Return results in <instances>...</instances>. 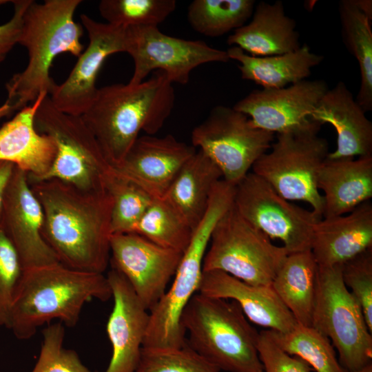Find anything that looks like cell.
I'll use <instances>...</instances> for the list:
<instances>
[{
  "instance_id": "cell-25",
  "label": "cell",
  "mask_w": 372,
  "mask_h": 372,
  "mask_svg": "<svg viewBox=\"0 0 372 372\" xmlns=\"http://www.w3.org/2000/svg\"><path fill=\"white\" fill-rule=\"evenodd\" d=\"M296 28L281 1H262L254 8L250 22L235 30L227 42L253 56L283 54L301 46Z\"/></svg>"
},
{
  "instance_id": "cell-21",
  "label": "cell",
  "mask_w": 372,
  "mask_h": 372,
  "mask_svg": "<svg viewBox=\"0 0 372 372\" xmlns=\"http://www.w3.org/2000/svg\"><path fill=\"white\" fill-rule=\"evenodd\" d=\"M46 95L40 94L0 127V161L25 172L29 181L40 180L50 169L56 154L52 138L35 127L36 112Z\"/></svg>"
},
{
  "instance_id": "cell-6",
  "label": "cell",
  "mask_w": 372,
  "mask_h": 372,
  "mask_svg": "<svg viewBox=\"0 0 372 372\" xmlns=\"http://www.w3.org/2000/svg\"><path fill=\"white\" fill-rule=\"evenodd\" d=\"M320 127L276 134L271 148L251 169L281 196L309 204L322 218L324 202L318 188V176L329 152L327 140L318 136Z\"/></svg>"
},
{
  "instance_id": "cell-31",
  "label": "cell",
  "mask_w": 372,
  "mask_h": 372,
  "mask_svg": "<svg viewBox=\"0 0 372 372\" xmlns=\"http://www.w3.org/2000/svg\"><path fill=\"white\" fill-rule=\"evenodd\" d=\"M269 331L282 349L304 361L316 372H347L329 339L313 327L297 322L285 333Z\"/></svg>"
},
{
  "instance_id": "cell-13",
  "label": "cell",
  "mask_w": 372,
  "mask_h": 372,
  "mask_svg": "<svg viewBox=\"0 0 372 372\" xmlns=\"http://www.w3.org/2000/svg\"><path fill=\"white\" fill-rule=\"evenodd\" d=\"M125 52L134 61V72L128 82L131 85L141 83L156 70L163 72L172 83L185 85L191 72L199 65L230 60L227 51L201 40L167 35L158 26L127 28Z\"/></svg>"
},
{
  "instance_id": "cell-4",
  "label": "cell",
  "mask_w": 372,
  "mask_h": 372,
  "mask_svg": "<svg viewBox=\"0 0 372 372\" xmlns=\"http://www.w3.org/2000/svg\"><path fill=\"white\" fill-rule=\"evenodd\" d=\"M81 0L31 1L23 17L18 44L27 50L25 68L7 83L6 103L19 111L34 102L43 92L48 95L56 84L50 76L54 59L60 54L79 57L83 45L82 26L74 12Z\"/></svg>"
},
{
  "instance_id": "cell-7",
  "label": "cell",
  "mask_w": 372,
  "mask_h": 372,
  "mask_svg": "<svg viewBox=\"0 0 372 372\" xmlns=\"http://www.w3.org/2000/svg\"><path fill=\"white\" fill-rule=\"evenodd\" d=\"M226 204L218 198L209 200L202 220L193 231L169 289L149 311V323L143 342L147 349H176L186 344L181 316L187 304L198 292L203 263L211 234L226 212Z\"/></svg>"
},
{
  "instance_id": "cell-3",
  "label": "cell",
  "mask_w": 372,
  "mask_h": 372,
  "mask_svg": "<svg viewBox=\"0 0 372 372\" xmlns=\"http://www.w3.org/2000/svg\"><path fill=\"white\" fill-rule=\"evenodd\" d=\"M112 297L103 273L74 269L57 262L23 270L9 311L6 327L19 340L31 338L54 319L75 326L85 302Z\"/></svg>"
},
{
  "instance_id": "cell-18",
  "label": "cell",
  "mask_w": 372,
  "mask_h": 372,
  "mask_svg": "<svg viewBox=\"0 0 372 372\" xmlns=\"http://www.w3.org/2000/svg\"><path fill=\"white\" fill-rule=\"evenodd\" d=\"M106 277L114 305L106 327L112 353L104 372H135L149 323V311L119 271L112 268Z\"/></svg>"
},
{
  "instance_id": "cell-17",
  "label": "cell",
  "mask_w": 372,
  "mask_h": 372,
  "mask_svg": "<svg viewBox=\"0 0 372 372\" xmlns=\"http://www.w3.org/2000/svg\"><path fill=\"white\" fill-rule=\"evenodd\" d=\"M1 220L23 270L60 262L42 236L43 209L28 174L16 166L6 188Z\"/></svg>"
},
{
  "instance_id": "cell-2",
  "label": "cell",
  "mask_w": 372,
  "mask_h": 372,
  "mask_svg": "<svg viewBox=\"0 0 372 372\" xmlns=\"http://www.w3.org/2000/svg\"><path fill=\"white\" fill-rule=\"evenodd\" d=\"M172 83L156 71L141 83H116L98 89L81 116L104 156L114 168L123 161L141 131L154 135L175 103Z\"/></svg>"
},
{
  "instance_id": "cell-39",
  "label": "cell",
  "mask_w": 372,
  "mask_h": 372,
  "mask_svg": "<svg viewBox=\"0 0 372 372\" xmlns=\"http://www.w3.org/2000/svg\"><path fill=\"white\" fill-rule=\"evenodd\" d=\"M262 372H311L302 360L291 355L275 342L269 329L259 332L257 344Z\"/></svg>"
},
{
  "instance_id": "cell-11",
  "label": "cell",
  "mask_w": 372,
  "mask_h": 372,
  "mask_svg": "<svg viewBox=\"0 0 372 372\" xmlns=\"http://www.w3.org/2000/svg\"><path fill=\"white\" fill-rule=\"evenodd\" d=\"M274 134L256 127L234 107L218 105L193 129L191 138L192 146L218 167L223 179L236 186L271 148Z\"/></svg>"
},
{
  "instance_id": "cell-29",
  "label": "cell",
  "mask_w": 372,
  "mask_h": 372,
  "mask_svg": "<svg viewBox=\"0 0 372 372\" xmlns=\"http://www.w3.org/2000/svg\"><path fill=\"white\" fill-rule=\"evenodd\" d=\"M339 14L343 41L357 59L360 87L357 103L365 112L372 110V32L371 19L359 8L356 0H342Z\"/></svg>"
},
{
  "instance_id": "cell-10",
  "label": "cell",
  "mask_w": 372,
  "mask_h": 372,
  "mask_svg": "<svg viewBox=\"0 0 372 372\" xmlns=\"http://www.w3.org/2000/svg\"><path fill=\"white\" fill-rule=\"evenodd\" d=\"M34 122L37 130L52 138L56 147L50 169L39 180L54 178L88 191L105 189L112 166L81 116L59 110L46 95Z\"/></svg>"
},
{
  "instance_id": "cell-40",
  "label": "cell",
  "mask_w": 372,
  "mask_h": 372,
  "mask_svg": "<svg viewBox=\"0 0 372 372\" xmlns=\"http://www.w3.org/2000/svg\"><path fill=\"white\" fill-rule=\"evenodd\" d=\"M32 0L12 1L14 11L6 23L0 25V64L18 44L24 12Z\"/></svg>"
},
{
  "instance_id": "cell-35",
  "label": "cell",
  "mask_w": 372,
  "mask_h": 372,
  "mask_svg": "<svg viewBox=\"0 0 372 372\" xmlns=\"http://www.w3.org/2000/svg\"><path fill=\"white\" fill-rule=\"evenodd\" d=\"M135 372H220L187 344L176 349H142Z\"/></svg>"
},
{
  "instance_id": "cell-15",
  "label": "cell",
  "mask_w": 372,
  "mask_h": 372,
  "mask_svg": "<svg viewBox=\"0 0 372 372\" xmlns=\"http://www.w3.org/2000/svg\"><path fill=\"white\" fill-rule=\"evenodd\" d=\"M81 20L88 34V45L67 79L55 84L48 95L56 109L80 116L96 96V81L105 60L126 51L125 28L96 21L85 14L81 15Z\"/></svg>"
},
{
  "instance_id": "cell-34",
  "label": "cell",
  "mask_w": 372,
  "mask_h": 372,
  "mask_svg": "<svg viewBox=\"0 0 372 372\" xmlns=\"http://www.w3.org/2000/svg\"><path fill=\"white\" fill-rule=\"evenodd\" d=\"M176 8L175 0H102L99 5L107 23L125 28L158 26Z\"/></svg>"
},
{
  "instance_id": "cell-43",
  "label": "cell",
  "mask_w": 372,
  "mask_h": 372,
  "mask_svg": "<svg viewBox=\"0 0 372 372\" xmlns=\"http://www.w3.org/2000/svg\"><path fill=\"white\" fill-rule=\"evenodd\" d=\"M13 112L12 107L5 102L0 106V120L5 116H9Z\"/></svg>"
},
{
  "instance_id": "cell-37",
  "label": "cell",
  "mask_w": 372,
  "mask_h": 372,
  "mask_svg": "<svg viewBox=\"0 0 372 372\" xmlns=\"http://www.w3.org/2000/svg\"><path fill=\"white\" fill-rule=\"evenodd\" d=\"M344 284L361 307L372 333V248L341 265Z\"/></svg>"
},
{
  "instance_id": "cell-24",
  "label": "cell",
  "mask_w": 372,
  "mask_h": 372,
  "mask_svg": "<svg viewBox=\"0 0 372 372\" xmlns=\"http://www.w3.org/2000/svg\"><path fill=\"white\" fill-rule=\"evenodd\" d=\"M318 188L324 202L322 216L352 211L372 197V155L329 158L320 169Z\"/></svg>"
},
{
  "instance_id": "cell-30",
  "label": "cell",
  "mask_w": 372,
  "mask_h": 372,
  "mask_svg": "<svg viewBox=\"0 0 372 372\" xmlns=\"http://www.w3.org/2000/svg\"><path fill=\"white\" fill-rule=\"evenodd\" d=\"M254 5V0H194L188 7L187 19L196 32L221 37L245 25Z\"/></svg>"
},
{
  "instance_id": "cell-1",
  "label": "cell",
  "mask_w": 372,
  "mask_h": 372,
  "mask_svg": "<svg viewBox=\"0 0 372 372\" xmlns=\"http://www.w3.org/2000/svg\"><path fill=\"white\" fill-rule=\"evenodd\" d=\"M29 183L43 209L42 236L59 261L103 273L112 236V198L107 190L82 189L54 178Z\"/></svg>"
},
{
  "instance_id": "cell-32",
  "label": "cell",
  "mask_w": 372,
  "mask_h": 372,
  "mask_svg": "<svg viewBox=\"0 0 372 372\" xmlns=\"http://www.w3.org/2000/svg\"><path fill=\"white\" fill-rule=\"evenodd\" d=\"M165 248L183 253L193 230L163 198H155L132 232Z\"/></svg>"
},
{
  "instance_id": "cell-9",
  "label": "cell",
  "mask_w": 372,
  "mask_h": 372,
  "mask_svg": "<svg viewBox=\"0 0 372 372\" xmlns=\"http://www.w3.org/2000/svg\"><path fill=\"white\" fill-rule=\"evenodd\" d=\"M311 326L329 339L347 372L372 363V333L344 284L341 265L318 267Z\"/></svg>"
},
{
  "instance_id": "cell-5",
  "label": "cell",
  "mask_w": 372,
  "mask_h": 372,
  "mask_svg": "<svg viewBox=\"0 0 372 372\" xmlns=\"http://www.w3.org/2000/svg\"><path fill=\"white\" fill-rule=\"evenodd\" d=\"M186 344L220 371L262 372L259 332L234 300L196 293L181 316Z\"/></svg>"
},
{
  "instance_id": "cell-33",
  "label": "cell",
  "mask_w": 372,
  "mask_h": 372,
  "mask_svg": "<svg viewBox=\"0 0 372 372\" xmlns=\"http://www.w3.org/2000/svg\"><path fill=\"white\" fill-rule=\"evenodd\" d=\"M105 189L112 198V234L132 232L134 227L155 199L134 181L114 167L105 177Z\"/></svg>"
},
{
  "instance_id": "cell-19",
  "label": "cell",
  "mask_w": 372,
  "mask_h": 372,
  "mask_svg": "<svg viewBox=\"0 0 372 372\" xmlns=\"http://www.w3.org/2000/svg\"><path fill=\"white\" fill-rule=\"evenodd\" d=\"M196 149L171 134L138 136L114 169L154 198H163L176 175Z\"/></svg>"
},
{
  "instance_id": "cell-14",
  "label": "cell",
  "mask_w": 372,
  "mask_h": 372,
  "mask_svg": "<svg viewBox=\"0 0 372 372\" xmlns=\"http://www.w3.org/2000/svg\"><path fill=\"white\" fill-rule=\"evenodd\" d=\"M110 246L112 268L125 278L149 311L166 291L183 253L160 246L135 233L112 234Z\"/></svg>"
},
{
  "instance_id": "cell-44",
  "label": "cell",
  "mask_w": 372,
  "mask_h": 372,
  "mask_svg": "<svg viewBox=\"0 0 372 372\" xmlns=\"http://www.w3.org/2000/svg\"><path fill=\"white\" fill-rule=\"evenodd\" d=\"M356 372H372V363L366 365V366Z\"/></svg>"
},
{
  "instance_id": "cell-38",
  "label": "cell",
  "mask_w": 372,
  "mask_h": 372,
  "mask_svg": "<svg viewBox=\"0 0 372 372\" xmlns=\"http://www.w3.org/2000/svg\"><path fill=\"white\" fill-rule=\"evenodd\" d=\"M23 273L19 254L0 220V327H6Z\"/></svg>"
},
{
  "instance_id": "cell-12",
  "label": "cell",
  "mask_w": 372,
  "mask_h": 372,
  "mask_svg": "<svg viewBox=\"0 0 372 372\" xmlns=\"http://www.w3.org/2000/svg\"><path fill=\"white\" fill-rule=\"evenodd\" d=\"M234 206L270 239L280 240L289 254L311 249L313 229L321 218L285 199L253 172L235 186Z\"/></svg>"
},
{
  "instance_id": "cell-42",
  "label": "cell",
  "mask_w": 372,
  "mask_h": 372,
  "mask_svg": "<svg viewBox=\"0 0 372 372\" xmlns=\"http://www.w3.org/2000/svg\"><path fill=\"white\" fill-rule=\"evenodd\" d=\"M359 8L371 20L372 19V1L370 0H356Z\"/></svg>"
},
{
  "instance_id": "cell-45",
  "label": "cell",
  "mask_w": 372,
  "mask_h": 372,
  "mask_svg": "<svg viewBox=\"0 0 372 372\" xmlns=\"http://www.w3.org/2000/svg\"><path fill=\"white\" fill-rule=\"evenodd\" d=\"M8 2H9V1H6V0H0V6L3 5V4H6Z\"/></svg>"
},
{
  "instance_id": "cell-16",
  "label": "cell",
  "mask_w": 372,
  "mask_h": 372,
  "mask_svg": "<svg viewBox=\"0 0 372 372\" xmlns=\"http://www.w3.org/2000/svg\"><path fill=\"white\" fill-rule=\"evenodd\" d=\"M328 90L324 80L305 79L282 88L252 90L233 107L260 129L273 134L297 132L321 125L311 114Z\"/></svg>"
},
{
  "instance_id": "cell-22",
  "label": "cell",
  "mask_w": 372,
  "mask_h": 372,
  "mask_svg": "<svg viewBox=\"0 0 372 372\" xmlns=\"http://www.w3.org/2000/svg\"><path fill=\"white\" fill-rule=\"evenodd\" d=\"M371 248L372 205L366 201L348 214L320 218L310 250L318 266L333 267Z\"/></svg>"
},
{
  "instance_id": "cell-36",
  "label": "cell",
  "mask_w": 372,
  "mask_h": 372,
  "mask_svg": "<svg viewBox=\"0 0 372 372\" xmlns=\"http://www.w3.org/2000/svg\"><path fill=\"white\" fill-rule=\"evenodd\" d=\"M64 338L61 322L44 329L39 356L32 372H91L75 351L64 347Z\"/></svg>"
},
{
  "instance_id": "cell-20",
  "label": "cell",
  "mask_w": 372,
  "mask_h": 372,
  "mask_svg": "<svg viewBox=\"0 0 372 372\" xmlns=\"http://www.w3.org/2000/svg\"><path fill=\"white\" fill-rule=\"evenodd\" d=\"M198 293L235 301L249 322L280 333L297 323L271 286L253 285L225 272H203Z\"/></svg>"
},
{
  "instance_id": "cell-27",
  "label": "cell",
  "mask_w": 372,
  "mask_h": 372,
  "mask_svg": "<svg viewBox=\"0 0 372 372\" xmlns=\"http://www.w3.org/2000/svg\"><path fill=\"white\" fill-rule=\"evenodd\" d=\"M221 179L218 167L198 149L182 167L163 198L194 231L207 211L212 189Z\"/></svg>"
},
{
  "instance_id": "cell-23",
  "label": "cell",
  "mask_w": 372,
  "mask_h": 372,
  "mask_svg": "<svg viewBox=\"0 0 372 372\" xmlns=\"http://www.w3.org/2000/svg\"><path fill=\"white\" fill-rule=\"evenodd\" d=\"M342 81L328 90L311 114L321 125H331L337 134L335 150L329 158L372 155V123Z\"/></svg>"
},
{
  "instance_id": "cell-41",
  "label": "cell",
  "mask_w": 372,
  "mask_h": 372,
  "mask_svg": "<svg viewBox=\"0 0 372 372\" xmlns=\"http://www.w3.org/2000/svg\"><path fill=\"white\" fill-rule=\"evenodd\" d=\"M14 165L10 163L0 161V220L1 218L5 194L12 174Z\"/></svg>"
},
{
  "instance_id": "cell-26",
  "label": "cell",
  "mask_w": 372,
  "mask_h": 372,
  "mask_svg": "<svg viewBox=\"0 0 372 372\" xmlns=\"http://www.w3.org/2000/svg\"><path fill=\"white\" fill-rule=\"evenodd\" d=\"M229 59L236 61L241 78L260 85L264 89L285 87L307 79L311 69L324 56L315 54L306 43L289 53L267 56H253L240 48L227 50Z\"/></svg>"
},
{
  "instance_id": "cell-8",
  "label": "cell",
  "mask_w": 372,
  "mask_h": 372,
  "mask_svg": "<svg viewBox=\"0 0 372 372\" xmlns=\"http://www.w3.org/2000/svg\"><path fill=\"white\" fill-rule=\"evenodd\" d=\"M289 253L274 245L233 205L211 234L203 271L218 270L253 285L271 286Z\"/></svg>"
},
{
  "instance_id": "cell-28",
  "label": "cell",
  "mask_w": 372,
  "mask_h": 372,
  "mask_svg": "<svg viewBox=\"0 0 372 372\" xmlns=\"http://www.w3.org/2000/svg\"><path fill=\"white\" fill-rule=\"evenodd\" d=\"M318 265L311 250L289 254L271 287L298 323L311 326Z\"/></svg>"
}]
</instances>
